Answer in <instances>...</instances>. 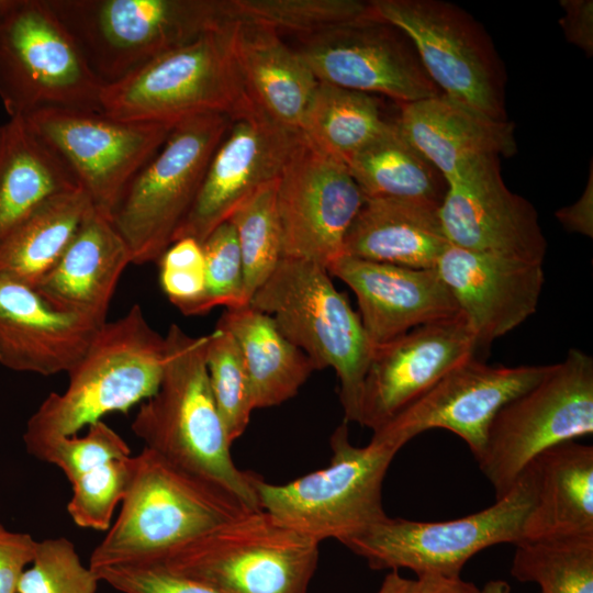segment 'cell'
<instances>
[{
    "instance_id": "obj_1",
    "label": "cell",
    "mask_w": 593,
    "mask_h": 593,
    "mask_svg": "<svg viewBox=\"0 0 593 593\" xmlns=\"http://www.w3.org/2000/svg\"><path fill=\"white\" fill-rule=\"evenodd\" d=\"M209 338V334L191 336L177 324L169 326L159 387L142 402L131 428L145 448L258 510V475L240 470L233 461L232 441L211 391Z\"/></svg>"
},
{
    "instance_id": "obj_2",
    "label": "cell",
    "mask_w": 593,
    "mask_h": 593,
    "mask_svg": "<svg viewBox=\"0 0 593 593\" xmlns=\"http://www.w3.org/2000/svg\"><path fill=\"white\" fill-rule=\"evenodd\" d=\"M165 359V337L149 325L138 304L107 321L67 372L65 391L48 394L29 418L23 435L27 452L150 398L159 387Z\"/></svg>"
},
{
    "instance_id": "obj_3",
    "label": "cell",
    "mask_w": 593,
    "mask_h": 593,
    "mask_svg": "<svg viewBox=\"0 0 593 593\" xmlns=\"http://www.w3.org/2000/svg\"><path fill=\"white\" fill-rule=\"evenodd\" d=\"M253 511L236 496L150 449L133 456L118 517L89 567L156 562L175 548Z\"/></svg>"
},
{
    "instance_id": "obj_4",
    "label": "cell",
    "mask_w": 593,
    "mask_h": 593,
    "mask_svg": "<svg viewBox=\"0 0 593 593\" xmlns=\"http://www.w3.org/2000/svg\"><path fill=\"white\" fill-rule=\"evenodd\" d=\"M236 22H223L103 85L99 110L123 122L171 125L205 113L236 118L253 104L236 63Z\"/></svg>"
},
{
    "instance_id": "obj_5",
    "label": "cell",
    "mask_w": 593,
    "mask_h": 593,
    "mask_svg": "<svg viewBox=\"0 0 593 593\" xmlns=\"http://www.w3.org/2000/svg\"><path fill=\"white\" fill-rule=\"evenodd\" d=\"M249 304L270 315L316 370H335L344 421L359 423L362 387L374 346L327 269L306 260L281 258Z\"/></svg>"
},
{
    "instance_id": "obj_6",
    "label": "cell",
    "mask_w": 593,
    "mask_h": 593,
    "mask_svg": "<svg viewBox=\"0 0 593 593\" xmlns=\"http://www.w3.org/2000/svg\"><path fill=\"white\" fill-rule=\"evenodd\" d=\"M318 545L258 508L175 548L154 563L223 593H307L317 567Z\"/></svg>"
},
{
    "instance_id": "obj_7",
    "label": "cell",
    "mask_w": 593,
    "mask_h": 593,
    "mask_svg": "<svg viewBox=\"0 0 593 593\" xmlns=\"http://www.w3.org/2000/svg\"><path fill=\"white\" fill-rule=\"evenodd\" d=\"M46 2L102 86L227 22L223 0Z\"/></svg>"
},
{
    "instance_id": "obj_8",
    "label": "cell",
    "mask_w": 593,
    "mask_h": 593,
    "mask_svg": "<svg viewBox=\"0 0 593 593\" xmlns=\"http://www.w3.org/2000/svg\"><path fill=\"white\" fill-rule=\"evenodd\" d=\"M329 443L332 457L325 468L283 484L258 475L255 490L260 508L287 526L318 542H342L387 515L382 484L400 449L374 437L366 446L353 445L345 421Z\"/></svg>"
},
{
    "instance_id": "obj_9",
    "label": "cell",
    "mask_w": 593,
    "mask_h": 593,
    "mask_svg": "<svg viewBox=\"0 0 593 593\" xmlns=\"http://www.w3.org/2000/svg\"><path fill=\"white\" fill-rule=\"evenodd\" d=\"M231 122V116L221 113L178 122L130 182L110 220L125 242L132 264L157 261L174 243Z\"/></svg>"
},
{
    "instance_id": "obj_10",
    "label": "cell",
    "mask_w": 593,
    "mask_h": 593,
    "mask_svg": "<svg viewBox=\"0 0 593 593\" xmlns=\"http://www.w3.org/2000/svg\"><path fill=\"white\" fill-rule=\"evenodd\" d=\"M534 494V475L527 467L505 495L477 513L444 522H417L385 515L340 544L374 570L404 568L417 577H460L467 561L481 550L523 541L524 524Z\"/></svg>"
},
{
    "instance_id": "obj_11",
    "label": "cell",
    "mask_w": 593,
    "mask_h": 593,
    "mask_svg": "<svg viewBox=\"0 0 593 593\" xmlns=\"http://www.w3.org/2000/svg\"><path fill=\"white\" fill-rule=\"evenodd\" d=\"M102 85L46 0H0V99L10 118L99 110Z\"/></svg>"
},
{
    "instance_id": "obj_12",
    "label": "cell",
    "mask_w": 593,
    "mask_h": 593,
    "mask_svg": "<svg viewBox=\"0 0 593 593\" xmlns=\"http://www.w3.org/2000/svg\"><path fill=\"white\" fill-rule=\"evenodd\" d=\"M592 433L593 359L570 348L539 382L497 412L475 460L500 499L538 455Z\"/></svg>"
},
{
    "instance_id": "obj_13",
    "label": "cell",
    "mask_w": 593,
    "mask_h": 593,
    "mask_svg": "<svg viewBox=\"0 0 593 593\" xmlns=\"http://www.w3.org/2000/svg\"><path fill=\"white\" fill-rule=\"evenodd\" d=\"M370 2L379 19L406 35L441 93L507 121L503 66L491 38L471 15L440 0Z\"/></svg>"
},
{
    "instance_id": "obj_14",
    "label": "cell",
    "mask_w": 593,
    "mask_h": 593,
    "mask_svg": "<svg viewBox=\"0 0 593 593\" xmlns=\"http://www.w3.org/2000/svg\"><path fill=\"white\" fill-rule=\"evenodd\" d=\"M23 119L72 175L93 209L109 219L175 126L123 122L75 108H44Z\"/></svg>"
},
{
    "instance_id": "obj_15",
    "label": "cell",
    "mask_w": 593,
    "mask_h": 593,
    "mask_svg": "<svg viewBox=\"0 0 593 593\" xmlns=\"http://www.w3.org/2000/svg\"><path fill=\"white\" fill-rule=\"evenodd\" d=\"M365 199L344 163L303 138L277 183L282 258L327 269L343 256L346 234Z\"/></svg>"
},
{
    "instance_id": "obj_16",
    "label": "cell",
    "mask_w": 593,
    "mask_h": 593,
    "mask_svg": "<svg viewBox=\"0 0 593 593\" xmlns=\"http://www.w3.org/2000/svg\"><path fill=\"white\" fill-rule=\"evenodd\" d=\"M551 368L552 365L492 366L473 356L373 430L372 437L401 449L421 433L441 428L467 443L477 459L497 412L539 382Z\"/></svg>"
},
{
    "instance_id": "obj_17",
    "label": "cell",
    "mask_w": 593,
    "mask_h": 593,
    "mask_svg": "<svg viewBox=\"0 0 593 593\" xmlns=\"http://www.w3.org/2000/svg\"><path fill=\"white\" fill-rule=\"evenodd\" d=\"M302 141L300 131L277 123L254 104L232 119L175 240L193 237L202 244L257 190L280 177Z\"/></svg>"
},
{
    "instance_id": "obj_18",
    "label": "cell",
    "mask_w": 593,
    "mask_h": 593,
    "mask_svg": "<svg viewBox=\"0 0 593 593\" xmlns=\"http://www.w3.org/2000/svg\"><path fill=\"white\" fill-rule=\"evenodd\" d=\"M439 217L452 246L544 264L537 211L506 187L497 156L474 158L447 181Z\"/></svg>"
},
{
    "instance_id": "obj_19",
    "label": "cell",
    "mask_w": 593,
    "mask_h": 593,
    "mask_svg": "<svg viewBox=\"0 0 593 593\" xmlns=\"http://www.w3.org/2000/svg\"><path fill=\"white\" fill-rule=\"evenodd\" d=\"M296 51L322 83L401 104L441 93L406 35L379 18L305 37Z\"/></svg>"
},
{
    "instance_id": "obj_20",
    "label": "cell",
    "mask_w": 593,
    "mask_h": 593,
    "mask_svg": "<svg viewBox=\"0 0 593 593\" xmlns=\"http://www.w3.org/2000/svg\"><path fill=\"white\" fill-rule=\"evenodd\" d=\"M477 350L461 315L415 327L376 346L363 381L358 424L380 428Z\"/></svg>"
},
{
    "instance_id": "obj_21",
    "label": "cell",
    "mask_w": 593,
    "mask_h": 593,
    "mask_svg": "<svg viewBox=\"0 0 593 593\" xmlns=\"http://www.w3.org/2000/svg\"><path fill=\"white\" fill-rule=\"evenodd\" d=\"M478 348L510 333L538 306L542 264L448 245L435 267Z\"/></svg>"
},
{
    "instance_id": "obj_22",
    "label": "cell",
    "mask_w": 593,
    "mask_h": 593,
    "mask_svg": "<svg viewBox=\"0 0 593 593\" xmlns=\"http://www.w3.org/2000/svg\"><path fill=\"white\" fill-rule=\"evenodd\" d=\"M327 271L355 293L361 323L374 347L415 327L460 315L435 268L414 269L343 255Z\"/></svg>"
},
{
    "instance_id": "obj_23",
    "label": "cell",
    "mask_w": 593,
    "mask_h": 593,
    "mask_svg": "<svg viewBox=\"0 0 593 593\" xmlns=\"http://www.w3.org/2000/svg\"><path fill=\"white\" fill-rule=\"evenodd\" d=\"M100 326L52 306L38 291L0 275V363L53 376L68 372Z\"/></svg>"
},
{
    "instance_id": "obj_24",
    "label": "cell",
    "mask_w": 593,
    "mask_h": 593,
    "mask_svg": "<svg viewBox=\"0 0 593 593\" xmlns=\"http://www.w3.org/2000/svg\"><path fill=\"white\" fill-rule=\"evenodd\" d=\"M130 264V250L111 220L93 210L56 265L34 288L55 309L101 326Z\"/></svg>"
},
{
    "instance_id": "obj_25",
    "label": "cell",
    "mask_w": 593,
    "mask_h": 593,
    "mask_svg": "<svg viewBox=\"0 0 593 593\" xmlns=\"http://www.w3.org/2000/svg\"><path fill=\"white\" fill-rule=\"evenodd\" d=\"M395 123L446 183L474 158L510 157L517 149L512 122L491 119L444 93L401 104Z\"/></svg>"
},
{
    "instance_id": "obj_26",
    "label": "cell",
    "mask_w": 593,
    "mask_h": 593,
    "mask_svg": "<svg viewBox=\"0 0 593 593\" xmlns=\"http://www.w3.org/2000/svg\"><path fill=\"white\" fill-rule=\"evenodd\" d=\"M434 202L366 198L343 255L414 269H433L449 245Z\"/></svg>"
},
{
    "instance_id": "obj_27",
    "label": "cell",
    "mask_w": 593,
    "mask_h": 593,
    "mask_svg": "<svg viewBox=\"0 0 593 593\" xmlns=\"http://www.w3.org/2000/svg\"><path fill=\"white\" fill-rule=\"evenodd\" d=\"M527 467L535 494L523 541L593 536V447L566 441Z\"/></svg>"
},
{
    "instance_id": "obj_28",
    "label": "cell",
    "mask_w": 593,
    "mask_h": 593,
    "mask_svg": "<svg viewBox=\"0 0 593 593\" xmlns=\"http://www.w3.org/2000/svg\"><path fill=\"white\" fill-rule=\"evenodd\" d=\"M235 57L253 104L277 123L300 131L320 83L300 53L272 29L237 23Z\"/></svg>"
},
{
    "instance_id": "obj_29",
    "label": "cell",
    "mask_w": 593,
    "mask_h": 593,
    "mask_svg": "<svg viewBox=\"0 0 593 593\" xmlns=\"http://www.w3.org/2000/svg\"><path fill=\"white\" fill-rule=\"evenodd\" d=\"M77 188L23 118H10L0 126V242L44 203Z\"/></svg>"
},
{
    "instance_id": "obj_30",
    "label": "cell",
    "mask_w": 593,
    "mask_h": 593,
    "mask_svg": "<svg viewBox=\"0 0 593 593\" xmlns=\"http://www.w3.org/2000/svg\"><path fill=\"white\" fill-rule=\"evenodd\" d=\"M216 325L227 329L238 345L255 410L290 400L316 370L312 360L281 334L273 318L250 304L226 309Z\"/></svg>"
},
{
    "instance_id": "obj_31",
    "label": "cell",
    "mask_w": 593,
    "mask_h": 593,
    "mask_svg": "<svg viewBox=\"0 0 593 593\" xmlns=\"http://www.w3.org/2000/svg\"><path fill=\"white\" fill-rule=\"evenodd\" d=\"M93 210L80 188L44 203L0 242V275L35 287L56 265Z\"/></svg>"
},
{
    "instance_id": "obj_32",
    "label": "cell",
    "mask_w": 593,
    "mask_h": 593,
    "mask_svg": "<svg viewBox=\"0 0 593 593\" xmlns=\"http://www.w3.org/2000/svg\"><path fill=\"white\" fill-rule=\"evenodd\" d=\"M346 166L365 198L440 204L447 189L440 172L405 138L395 122Z\"/></svg>"
},
{
    "instance_id": "obj_33",
    "label": "cell",
    "mask_w": 593,
    "mask_h": 593,
    "mask_svg": "<svg viewBox=\"0 0 593 593\" xmlns=\"http://www.w3.org/2000/svg\"><path fill=\"white\" fill-rule=\"evenodd\" d=\"M391 124L371 94L320 82L300 132L310 145L346 165Z\"/></svg>"
},
{
    "instance_id": "obj_34",
    "label": "cell",
    "mask_w": 593,
    "mask_h": 593,
    "mask_svg": "<svg viewBox=\"0 0 593 593\" xmlns=\"http://www.w3.org/2000/svg\"><path fill=\"white\" fill-rule=\"evenodd\" d=\"M230 22L310 37L377 19L371 2L358 0H223Z\"/></svg>"
},
{
    "instance_id": "obj_35",
    "label": "cell",
    "mask_w": 593,
    "mask_h": 593,
    "mask_svg": "<svg viewBox=\"0 0 593 593\" xmlns=\"http://www.w3.org/2000/svg\"><path fill=\"white\" fill-rule=\"evenodd\" d=\"M511 573L540 593H593V536L522 541Z\"/></svg>"
},
{
    "instance_id": "obj_36",
    "label": "cell",
    "mask_w": 593,
    "mask_h": 593,
    "mask_svg": "<svg viewBox=\"0 0 593 593\" xmlns=\"http://www.w3.org/2000/svg\"><path fill=\"white\" fill-rule=\"evenodd\" d=\"M278 179L257 190L228 220L235 227L238 239L244 291L248 304L282 258L281 227L277 210Z\"/></svg>"
},
{
    "instance_id": "obj_37",
    "label": "cell",
    "mask_w": 593,
    "mask_h": 593,
    "mask_svg": "<svg viewBox=\"0 0 593 593\" xmlns=\"http://www.w3.org/2000/svg\"><path fill=\"white\" fill-rule=\"evenodd\" d=\"M206 368L211 391L232 444L246 430L254 407L245 363L232 334L216 325L209 334Z\"/></svg>"
},
{
    "instance_id": "obj_38",
    "label": "cell",
    "mask_w": 593,
    "mask_h": 593,
    "mask_svg": "<svg viewBox=\"0 0 593 593\" xmlns=\"http://www.w3.org/2000/svg\"><path fill=\"white\" fill-rule=\"evenodd\" d=\"M99 581L96 571L82 564L72 541L65 537L49 538L38 541L16 593H96Z\"/></svg>"
},
{
    "instance_id": "obj_39",
    "label": "cell",
    "mask_w": 593,
    "mask_h": 593,
    "mask_svg": "<svg viewBox=\"0 0 593 593\" xmlns=\"http://www.w3.org/2000/svg\"><path fill=\"white\" fill-rule=\"evenodd\" d=\"M133 456L101 465L71 482L67 512L81 528L108 530L114 511L126 492Z\"/></svg>"
},
{
    "instance_id": "obj_40",
    "label": "cell",
    "mask_w": 593,
    "mask_h": 593,
    "mask_svg": "<svg viewBox=\"0 0 593 593\" xmlns=\"http://www.w3.org/2000/svg\"><path fill=\"white\" fill-rule=\"evenodd\" d=\"M29 454L57 466L70 483L101 465L132 456L127 443L102 421L88 426L82 437L57 438L33 448Z\"/></svg>"
},
{
    "instance_id": "obj_41",
    "label": "cell",
    "mask_w": 593,
    "mask_h": 593,
    "mask_svg": "<svg viewBox=\"0 0 593 593\" xmlns=\"http://www.w3.org/2000/svg\"><path fill=\"white\" fill-rule=\"evenodd\" d=\"M202 247L206 280L204 312L216 306L247 305L242 255L233 224L230 221L220 224L203 240Z\"/></svg>"
},
{
    "instance_id": "obj_42",
    "label": "cell",
    "mask_w": 593,
    "mask_h": 593,
    "mask_svg": "<svg viewBox=\"0 0 593 593\" xmlns=\"http://www.w3.org/2000/svg\"><path fill=\"white\" fill-rule=\"evenodd\" d=\"M159 283L168 300L184 315L204 314L205 260L193 237L175 240L157 260Z\"/></svg>"
},
{
    "instance_id": "obj_43",
    "label": "cell",
    "mask_w": 593,
    "mask_h": 593,
    "mask_svg": "<svg viewBox=\"0 0 593 593\" xmlns=\"http://www.w3.org/2000/svg\"><path fill=\"white\" fill-rule=\"evenodd\" d=\"M96 573L100 581L121 593H223L204 583L176 575L154 562L105 567Z\"/></svg>"
},
{
    "instance_id": "obj_44",
    "label": "cell",
    "mask_w": 593,
    "mask_h": 593,
    "mask_svg": "<svg viewBox=\"0 0 593 593\" xmlns=\"http://www.w3.org/2000/svg\"><path fill=\"white\" fill-rule=\"evenodd\" d=\"M38 541L0 524V593H16L19 580L32 563Z\"/></svg>"
},
{
    "instance_id": "obj_45",
    "label": "cell",
    "mask_w": 593,
    "mask_h": 593,
    "mask_svg": "<svg viewBox=\"0 0 593 593\" xmlns=\"http://www.w3.org/2000/svg\"><path fill=\"white\" fill-rule=\"evenodd\" d=\"M564 15L559 20L566 38L582 49L586 56L593 53V1L562 0Z\"/></svg>"
},
{
    "instance_id": "obj_46",
    "label": "cell",
    "mask_w": 593,
    "mask_h": 593,
    "mask_svg": "<svg viewBox=\"0 0 593 593\" xmlns=\"http://www.w3.org/2000/svg\"><path fill=\"white\" fill-rule=\"evenodd\" d=\"M557 220L569 232L579 233L588 237L593 235V168L590 164V174L581 197L571 205L556 212Z\"/></svg>"
},
{
    "instance_id": "obj_47",
    "label": "cell",
    "mask_w": 593,
    "mask_h": 593,
    "mask_svg": "<svg viewBox=\"0 0 593 593\" xmlns=\"http://www.w3.org/2000/svg\"><path fill=\"white\" fill-rule=\"evenodd\" d=\"M417 593H510V585L502 580L488 582L482 590L460 577L422 574L417 577Z\"/></svg>"
},
{
    "instance_id": "obj_48",
    "label": "cell",
    "mask_w": 593,
    "mask_h": 593,
    "mask_svg": "<svg viewBox=\"0 0 593 593\" xmlns=\"http://www.w3.org/2000/svg\"><path fill=\"white\" fill-rule=\"evenodd\" d=\"M418 581L402 577L398 570L389 572L377 593H417Z\"/></svg>"
}]
</instances>
